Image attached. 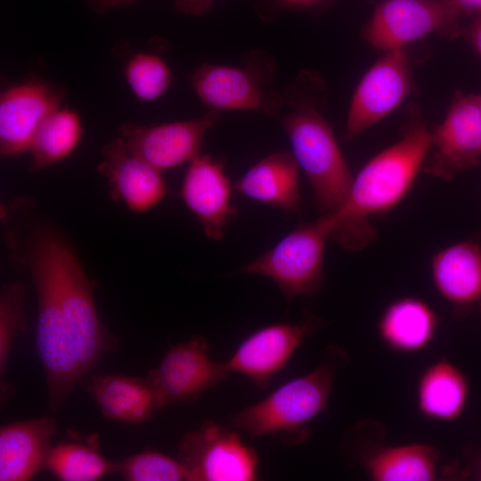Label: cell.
<instances>
[{"mask_svg": "<svg viewBox=\"0 0 481 481\" xmlns=\"http://www.w3.org/2000/svg\"><path fill=\"white\" fill-rule=\"evenodd\" d=\"M24 201L14 206L9 232L12 260L28 272L37 297V350L52 411L59 410L74 387L117 339L99 318L87 277L73 247Z\"/></svg>", "mask_w": 481, "mask_h": 481, "instance_id": "6da1fadb", "label": "cell"}, {"mask_svg": "<svg viewBox=\"0 0 481 481\" xmlns=\"http://www.w3.org/2000/svg\"><path fill=\"white\" fill-rule=\"evenodd\" d=\"M431 147V132L416 106H410L401 139L371 159L354 178L346 204L334 214L330 238L356 251L374 240L369 216L401 201L410 190Z\"/></svg>", "mask_w": 481, "mask_h": 481, "instance_id": "7a4b0ae2", "label": "cell"}, {"mask_svg": "<svg viewBox=\"0 0 481 481\" xmlns=\"http://www.w3.org/2000/svg\"><path fill=\"white\" fill-rule=\"evenodd\" d=\"M306 94L303 71L283 95L284 103L291 110L281 122L322 215L334 214L346 204L354 177L317 102Z\"/></svg>", "mask_w": 481, "mask_h": 481, "instance_id": "3957f363", "label": "cell"}, {"mask_svg": "<svg viewBox=\"0 0 481 481\" xmlns=\"http://www.w3.org/2000/svg\"><path fill=\"white\" fill-rule=\"evenodd\" d=\"M343 356L333 349L315 369L232 414L230 422L252 438L272 436L288 445L304 443L310 436V423L328 406Z\"/></svg>", "mask_w": 481, "mask_h": 481, "instance_id": "277c9868", "label": "cell"}, {"mask_svg": "<svg viewBox=\"0 0 481 481\" xmlns=\"http://www.w3.org/2000/svg\"><path fill=\"white\" fill-rule=\"evenodd\" d=\"M332 231L329 214L303 223L275 246L237 271L272 280L289 305L296 298L317 292L323 281V254Z\"/></svg>", "mask_w": 481, "mask_h": 481, "instance_id": "5b68a950", "label": "cell"}, {"mask_svg": "<svg viewBox=\"0 0 481 481\" xmlns=\"http://www.w3.org/2000/svg\"><path fill=\"white\" fill-rule=\"evenodd\" d=\"M261 53L248 56L243 67L203 63L190 81L198 97L210 110H246L265 116L277 115L283 96L271 86L273 60Z\"/></svg>", "mask_w": 481, "mask_h": 481, "instance_id": "8992f818", "label": "cell"}, {"mask_svg": "<svg viewBox=\"0 0 481 481\" xmlns=\"http://www.w3.org/2000/svg\"><path fill=\"white\" fill-rule=\"evenodd\" d=\"M178 460L190 481H253L258 477V455L237 430L208 420L185 434Z\"/></svg>", "mask_w": 481, "mask_h": 481, "instance_id": "52a82bcc", "label": "cell"}, {"mask_svg": "<svg viewBox=\"0 0 481 481\" xmlns=\"http://www.w3.org/2000/svg\"><path fill=\"white\" fill-rule=\"evenodd\" d=\"M459 20L449 0H385L375 7L362 37L372 47L387 52L433 32L456 37Z\"/></svg>", "mask_w": 481, "mask_h": 481, "instance_id": "ba28073f", "label": "cell"}, {"mask_svg": "<svg viewBox=\"0 0 481 481\" xmlns=\"http://www.w3.org/2000/svg\"><path fill=\"white\" fill-rule=\"evenodd\" d=\"M230 375L224 363L212 360L203 336H193L171 347L157 369L146 377L160 408L192 402Z\"/></svg>", "mask_w": 481, "mask_h": 481, "instance_id": "9c48e42d", "label": "cell"}, {"mask_svg": "<svg viewBox=\"0 0 481 481\" xmlns=\"http://www.w3.org/2000/svg\"><path fill=\"white\" fill-rule=\"evenodd\" d=\"M424 171L450 180L481 161L479 97L457 91L443 122L431 133Z\"/></svg>", "mask_w": 481, "mask_h": 481, "instance_id": "30bf717a", "label": "cell"}, {"mask_svg": "<svg viewBox=\"0 0 481 481\" xmlns=\"http://www.w3.org/2000/svg\"><path fill=\"white\" fill-rule=\"evenodd\" d=\"M412 90L404 48L386 52L364 74L353 95L345 137L352 140L393 111Z\"/></svg>", "mask_w": 481, "mask_h": 481, "instance_id": "8fae6325", "label": "cell"}, {"mask_svg": "<svg viewBox=\"0 0 481 481\" xmlns=\"http://www.w3.org/2000/svg\"><path fill=\"white\" fill-rule=\"evenodd\" d=\"M319 326L320 321L310 316L297 323L279 322L262 327L241 341L224 362L225 368L229 374H241L258 388L265 389Z\"/></svg>", "mask_w": 481, "mask_h": 481, "instance_id": "7c38bea8", "label": "cell"}, {"mask_svg": "<svg viewBox=\"0 0 481 481\" xmlns=\"http://www.w3.org/2000/svg\"><path fill=\"white\" fill-rule=\"evenodd\" d=\"M65 91L32 77L5 88L0 94V153L12 157L29 151L41 124L61 106Z\"/></svg>", "mask_w": 481, "mask_h": 481, "instance_id": "4fadbf2b", "label": "cell"}, {"mask_svg": "<svg viewBox=\"0 0 481 481\" xmlns=\"http://www.w3.org/2000/svg\"><path fill=\"white\" fill-rule=\"evenodd\" d=\"M218 118V111L209 110L190 120L151 126L124 124L118 133L131 152L162 171L198 156L206 132Z\"/></svg>", "mask_w": 481, "mask_h": 481, "instance_id": "5bb4252c", "label": "cell"}, {"mask_svg": "<svg viewBox=\"0 0 481 481\" xmlns=\"http://www.w3.org/2000/svg\"><path fill=\"white\" fill-rule=\"evenodd\" d=\"M97 171L108 182L110 196L133 212H145L167 194L161 171L131 152L119 136L102 148Z\"/></svg>", "mask_w": 481, "mask_h": 481, "instance_id": "9a60e30c", "label": "cell"}, {"mask_svg": "<svg viewBox=\"0 0 481 481\" xmlns=\"http://www.w3.org/2000/svg\"><path fill=\"white\" fill-rule=\"evenodd\" d=\"M232 188L221 162L208 155L189 162L181 197L200 223L208 238L218 240L237 209L231 201Z\"/></svg>", "mask_w": 481, "mask_h": 481, "instance_id": "2e32d148", "label": "cell"}, {"mask_svg": "<svg viewBox=\"0 0 481 481\" xmlns=\"http://www.w3.org/2000/svg\"><path fill=\"white\" fill-rule=\"evenodd\" d=\"M57 422L51 416L16 421L0 428V481H27L42 469Z\"/></svg>", "mask_w": 481, "mask_h": 481, "instance_id": "e0dca14e", "label": "cell"}, {"mask_svg": "<svg viewBox=\"0 0 481 481\" xmlns=\"http://www.w3.org/2000/svg\"><path fill=\"white\" fill-rule=\"evenodd\" d=\"M232 188L252 200L289 213H299L298 164L292 152L281 151L265 157Z\"/></svg>", "mask_w": 481, "mask_h": 481, "instance_id": "ac0fdd59", "label": "cell"}, {"mask_svg": "<svg viewBox=\"0 0 481 481\" xmlns=\"http://www.w3.org/2000/svg\"><path fill=\"white\" fill-rule=\"evenodd\" d=\"M108 419L141 423L160 409L156 392L147 378L94 375L80 381Z\"/></svg>", "mask_w": 481, "mask_h": 481, "instance_id": "d6986e66", "label": "cell"}, {"mask_svg": "<svg viewBox=\"0 0 481 481\" xmlns=\"http://www.w3.org/2000/svg\"><path fill=\"white\" fill-rule=\"evenodd\" d=\"M437 326V316L425 301L404 297L385 308L378 322V333L390 350L412 354L431 343Z\"/></svg>", "mask_w": 481, "mask_h": 481, "instance_id": "ffe728a7", "label": "cell"}, {"mask_svg": "<svg viewBox=\"0 0 481 481\" xmlns=\"http://www.w3.org/2000/svg\"><path fill=\"white\" fill-rule=\"evenodd\" d=\"M431 274L439 294L455 305L481 299V248L472 242H458L436 253Z\"/></svg>", "mask_w": 481, "mask_h": 481, "instance_id": "44dd1931", "label": "cell"}, {"mask_svg": "<svg viewBox=\"0 0 481 481\" xmlns=\"http://www.w3.org/2000/svg\"><path fill=\"white\" fill-rule=\"evenodd\" d=\"M469 383L464 372L448 360L428 365L416 387L417 408L426 418L452 421L462 413L468 401Z\"/></svg>", "mask_w": 481, "mask_h": 481, "instance_id": "7402d4cb", "label": "cell"}, {"mask_svg": "<svg viewBox=\"0 0 481 481\" xmlns=\"http://www.w3.org/2000/svg\"><path fill=\"white\" fill-rule=\"evenodd\" d=\"M439 451L412 443L385 446L364 460V469L373 481H431L437 475Z\"/></svg>", "mask_w": 481, "mask_h": 481, "instance_id": "603a6c76", "label": "cell"}, {"mask_svg": "<svg viewBox=\"0 0 481 481\" xmlns=\"http://www.w3.org/2000/svg\"><path fill=\"white\" fill-rule=\"evenodd\" d=\"M84 134L78 112L60 107L50 114L34 135L29 152L31 170L49 167L68 158L77 147Z\"/></svg>", "mask_w": 481, "mask_h": 481, "instance_id": "cb8c5ba5", "label": "cell"}, {"mask_svg": "<svg viewBox=\"0 0 481 481\" xmlns=\"http://www.w3.org/2000/svg\"><path fill=\"white\" fill-rule=\"evenodd\" d=\"M45 469L63 481H94L116 471V462L88 445L61 443L52 447Z\"/></svg>", "mask_w": 481, "mask_h": 481, "instance_id": "d4e9b609", "label": "cell"}, {"mask_svg": "<svg viewBox=\"0 0 481 481\" xmlns=\"http://www.w3.org/2000/svg\"><path fill=\"white\" fill-rule=\"evenodd\" d=\"M126 82L136 99L151 102L160 98L170 87L172 73L159 56L144 52L130 55L123 67Z\"/></svg>", "mask_w": 481, "mask_h": 481, "instance_id": "484cf974", "label": "cell"}, {"mask_svg": "<svg viewBox=\"0 0 481 481\" xmlns=\"http://www.w3.org/2000/svg\"><path fill=\"white\" fill-rule=\"evenodd\" d=\"M116 472L129 481L189 480L179 460L156 451H145L116 462Z\"/></svg>", "mask_w": 481, "mask_h": 481, "instance_id": "4316f807", "label": "cell"}, {"mask_svg": "<svg viewBox=\"0 0 481 481\" xmlns=\"http://www.w3.org/2000/svg\"><path fill=\"white\" fill-rule=\"evenodd\" d=\"M24 326V288L19 282L4 285L0 296V377H4L14 338Z\"/></svg>", "mask_w": 481, "mask_h": 481, "instance_id": "83f0119b", "label": "cell"}, {"mask_svg": "<svg viewBox=\"0 0 481 481\" xmlns=\"http://www.w3.org/2000/svg\"><path fill=\"white\" fill-rule=\"evenodd\" d=\"M213 0H174V5L178 12L190 15H202L208 12Z\"/></svg>", "mask_w": 481, "mask_h": 481, "instance_id": "f1b7e54d", "label": "cell"}, {"mask_svg": "<svg viewBox=\"0 0 481 481\" xmlns=\"http://www.w3.org/2000/svg\"><path fill=\"white\" fill-rule=\"evenodd\" d=\"M454 12L461 15L477 16L481 14V0H449Z\"/></svg>", "mask_w": 481, "mask_h": 481, "instance_id": "f546056e", "label": "cell"}, {"mask_svg": "<svg viewBox=\"0 0 481 481\" xmlns=\"http://www.w3.org/2000/svg\"><path fill=\"white\" fill-rule=\"evenodd\" d=\"M465 35L481 56V14L474 17L465 29Z\"/></svg>", "mask_w": 481, "mask_h": 481, "instance_id": "4dcf8cb0", "label": "cell"}, {"mask_svg": "<svg viewBox=\"0 0 481 481\" xmlns=\"http://www.w3.org/2000/svg\"><path fill=\"white\" fill-rule=\"evenodd\" d=\"M281 9H303L313 6L323 0H270Z\"/></svg>", "mask_w": 481, "mask_h": 481, "instance_id": "1f68e13d", "label": "cell"}, {"mask_svg": "<svg viewBox=\"0 0 481 481\" xmlns=\"http://www.w3.org/2000/svg\"><path fill=\"white\" fill-rule=\"evenodd\" d=\"M135 0H101V4L105 12L108 9H113L128 5L134 3Z\"/></svg>", "mask_w": 481, "mask_h": 481, "instance_id": "d6a6232c", "label": "cell"}, {"mask_svg": "<svg viewBox=\"0 0 481 481\" xmlns=\"http://www.w3.org/2000/svg\"><path fill=\"white\" fill-rule=\"evenodd\" d=\"M91 8L96 12V13H104L101 0H86Z\"/></svg>", "mask_w": 481, "mask_h": 481, "instance_id": "836d02e7", "label": "cell"}, {"mask_svg": "<svg viewBox=\"0 0 481 481\" xmlns=\"http://www.w3.org/2000/svg\"><path fill=\"white\" fill-rule=\"evenodd\" d=\"M477 477H478V479L481 480V461H479V463L477 465Z\"/></svg>", "mask_w": 481, "mask_h": 481, "instance_id": "e575fe53", "label": "cell"}, {"mask_svg": "<svg viewBox=\"0 0 481 481\" xmlns=\"http://www.w3.org/2000/svg\"><path fill=\"white\" fill-rule=\"evenodd\" d=\"M479 97V110H480V115H481V94H478Z\"/></svg>", "mask_w": 481, "mask_h": 481, "instance_id": "d590c367", "label": "cell"}, {"mask_svg": "<svg viewBox=\"0 0 481 481\" xmlns=\"http://www.w3.org/2000/svg\"><path fill=\"white\" fill-rule=\"evenodd\" d=\"M479 307H480V310H481V299H480V302H479Z\"/></svg>", "mask_w": 481, "mask_h": 481, "instance_id": "8d00e7d4", "label": "cell"}]
</instances>
